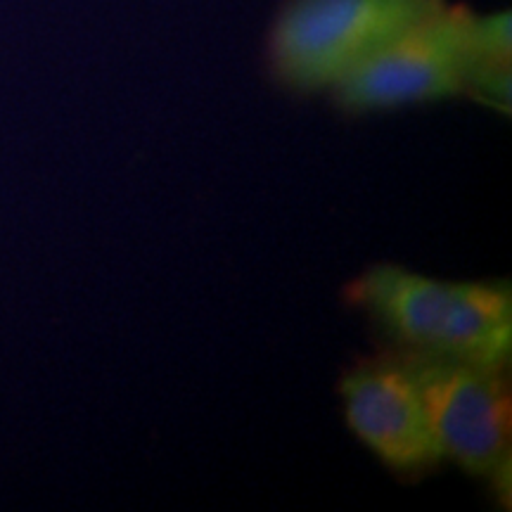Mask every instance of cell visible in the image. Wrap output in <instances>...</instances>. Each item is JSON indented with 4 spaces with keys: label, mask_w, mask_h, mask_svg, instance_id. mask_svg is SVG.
<instances>
[{
    "label": "cell",
    "mask_w": 512,
    "mask_h": 512,
    "mask_svg": "<svg viewBox=\"0 0 512 512\" xmlns=\"http://www.w3.org/2000/svg\"><path fill=\"white\" fill-rule=\"evenodd\" d=\"M403 351L508 368L512 292L508 283H453L377 264L347 290Z\"/></svg>",
    "instance_id": "6da1fadb"
},
{
    "label": "cell",
    "mask_w": 512,
    "mask_h": 512,
    "mask_svg": "<svg viewBox=\"0 0 512 512\" xmlns=\"http://www.w3.org/2000/svg\"><path fill=\"white\" fill-rule=\"evenodd\" d=\"M439 0H290L275 19L268 57L294 91L335 88L351 69Z\"/></svg>",
    "instance_id": "7a4b0ae2"
},
{
    "label": "cell",
    "mask_w": 512,
    "mask_h": 512,
    "mask_svg": "<svg viewBox=\"0 0 512 512\" xmlns=\"http://www.w3.org/2000/svg\"><path fill=\"white\" fill-rule=\"evenodd\" d=\"M475 12L439 0L389 38L332 91L344 110L375 112L465 93L475 64Z\"/></svg>",
    "instance_id": "3957f363"
},
{
    "label": "cell",
    "mask_w": 512,
    "mask_h": 512,
    "mask_svg": "<svg viewBox=\"0 0 512 512\" xmlns=\"http://www.w3.org/2000/svg\"><path fill=\"white\" fill-rule=\"evenodd\" d=\"M399 356L418 384L444 456L470 475L503 482L512 437L505 368L403 349Z\"/></svg>",
    "instance_id": "277c9868"
},
{
    "label": "cell",
    "mask_w": 512,
    "mask_h": 512,
    "mask_svg": "<svg viewBox=\"0 0 512 512\" xmlns=\"http://www.w3.org/2000/svg\"><path fill=\"white\" fill-rule=\"evenodd\" d=\"M339 394L351 432L392 470L418 472L446 458L418 384L399 354L349 368Z\"/></svg>",
    "instance_id": "5b68a950"
}]
</instances>
